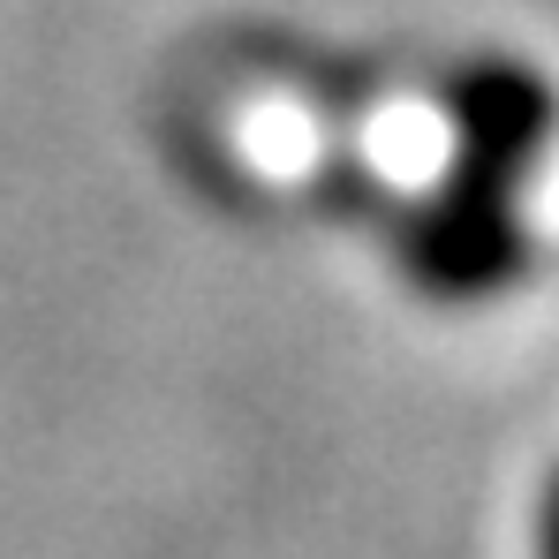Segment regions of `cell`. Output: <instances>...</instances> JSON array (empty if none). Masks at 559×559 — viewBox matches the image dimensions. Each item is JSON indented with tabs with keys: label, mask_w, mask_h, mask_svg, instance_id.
I'll return each mask as SVG.
<instances>
[{
	"label": "cell",
	"mask_w": 559,
	"mask_h": 559,
	"mask_svg": "<svg viewBox=\"0 0 559 559\" xmlns=\"http://www.w3.org/2000/svg\"><path fill=\"white\" fill-rule=\"evenodd\" d=\"M530 219L522 189L476 182V175H439L408 212H401V273L431 302H491L530 273Z\"/></svg>",
	"instance_id": "cell-1"
},
{
	"label": "cell",
	"mask_w": 559,
	"mask_h": 559,
	"mask_svg": "<svg viewBox=\"0 0 559 559\" xmlns=\"http://www.w3.org/2000/svg\"><path fill=\"white\" fill-rule=\"evenodd\" d=\"M447 167L476 182L522 189L559 136V92L545 69L514 53H484L447 76Z\"/></svg>",
	"instance_id": "cell-2"
},
{
	"label": "cell",
	"mask_w": 559,
	"mask_h": 559,
	"mask_svg": "<svg viewBox=\"0 0 559 559\" xmlns=\"http://www.w3.org/2000/svg\"><path fill=\"white\" fill-rule=\"evenodd\" d=\"M537 559H559V468L537 491Z\"/></svg>",
	"instance_id": "cell-3"
}]
</instances>
